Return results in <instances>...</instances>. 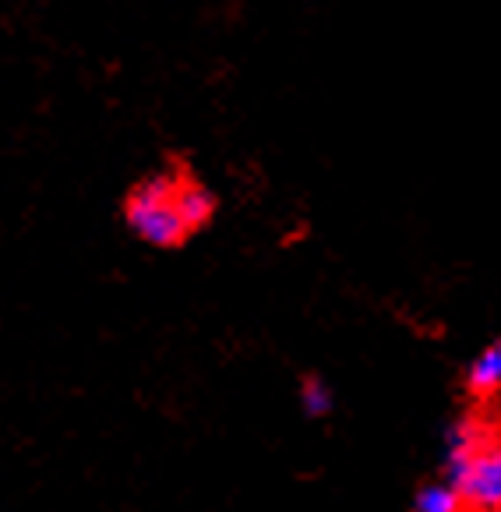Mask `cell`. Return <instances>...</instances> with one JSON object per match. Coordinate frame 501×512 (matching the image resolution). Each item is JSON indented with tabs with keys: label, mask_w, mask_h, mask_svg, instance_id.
Returning a JSON list of instances; mask_svg holds the SVG:
<instances>
[{
	"label": "cell",
	"mask_w": 501,
	"mask_h": 512,
	"mask_svg": "<svg viewBox=\"0 0 501 512\" xmlns=\"http://www.w3.org/2000/svg\"><path fill=\"white\" fill-rule=\"evenodd\" d=\"M180 159H170L163 170L142 177L135 188L124 195V223L138 241L152 244L159 251H177L191 241V230L177 212V177Z\"/></svg>",
	"instance_id": "1"
},
{
	"label": "cell",
	"mask_w": 501,
	"mask_h": 512,
	"mask_svg": "<svg viewBox=\"0 0 501 512\" xmlns=\"http://www.w3.org/2000/svg\"><path fill=\"white\" fill-rule=\"evenodd\" d=\"M463 498L466 512H498L501 505V449L498 442L484 445V449L473 456V463L466 467V474L459 477L456 488Z\"/></svg>",
	"instance_id": "2"
},
{
	"label": "cell",
	"mask_w": 501,
	"mask_h": 512,
	"mask_svg": "<svg viewBox=\"0 0 501 512\" xmlns=\"http://www.w3.org/2000/svg\"><path fill=\"white\" fill-rule=\"evenodd\" d=\"M491 442H494L491 424H487L484 417L480 414L459 417V421L445 431V477L442 481L449 484V488H456L459 477H463L466 467L473 463V456Z\"/></svg>",
	"instance_id": "3"
},
{
	"label": "cell",
	"mask_w": 501,
	"mask_h": 512,
	"mask_svg": "<svg viewBox=\"0 0 501 512\" xmlns=\"http://www.w3.org/2000/svg\"><path fill=\"white\" fill-rule=\"evenodd\" d=\"M219 209V198L202 177L191 170V166H180V177H177V212L184 219V226L191 230V237L202 234L205 226H212Z\"/></svg>",
	"instance_id": "4"
},
{
	"label": "cell",
	"mask_w": 501,
	"mask_h": 512,
	"mask_svg": "<svg viewBox=\"0 0 501 512\" xmlns=\"http://www.w3.org/2000/svg\"><path fill=\"white\" fill-rule=\"evenodd\" d=\"M501 389V343H487L477 357H473L470 371H466V396L477 403L480 410L498 396Z\"/></svg>",
	"instance_id": "5"
},
{
	"label": "cell",
	"mask_w": 501,
	"mask_h": 512,
	"mask_svg": "<svg viewBox=\"0 0 501 512\" xmlns=\"http://www.w3.org/2000/svg\"><path fill=\"white\" fill-rule=\"evenodd\" d=\"M300 410H304L311 421H322L336 410V396H332V385L322 375H304L300 378Z\"/></svg>",
	"instance_id": "6"
},
{
	"label": "cell",
	"mask_w": 501,
	"mask_h": 512,
	"mask_svg": "<svg viewBox=\"0 0 501 512\" xmlns=\"http://www.w3.org/2000/svg\"><path fill=\"white\" fill-rule=\"evenodd\" d=\"M413 512H466V505L445 481H431L417 491Z\"/></svg>",
	"instance_id": "7"
}]
</instances>
